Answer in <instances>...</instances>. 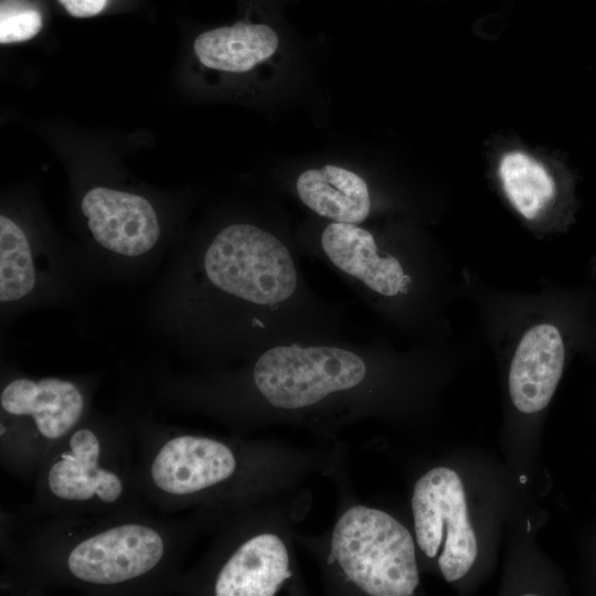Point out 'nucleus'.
<instances>
[{
	"mask_svg": "<svg viewBox=\"0 0 596 596\" xmlns=\"http://www.w3.org/2000/svg\"><path fill=\"white\" fill-rule=\"evenodd\" d=\"M371 596H409L419 583L411 533L390 514L356 505L337 522L328 564Z\"/></svg>",
	"mask_w": 596,
	"mask_h": 596,
	"instance_id": "f257e3e1",
	"label": "nucleus"
},
{
	"mask_svg": "<svg viewBox=\"0 0 596 596\" xmlns=\"http://www.w3.org/2000/svg\"><path fill=\"white\" fill-rule=\"evenodd\" d=\"M204 269L213 285L257 305L284 301L297 285L285 245L248 224L230 225L215 236L204 255Z\"/></svg>",
	"mask_w": 596,
	"mask_h": 596,
	"instance_id": "f03ea898",
	"label": "nucleus"
},
{
	"mask_svg": "<svg viewBox=\"0 0 596 596\" xmlns=\"http://www.w3.org/2000/svg\"><path fill=\"white\" fill-rule=\"evenodd\" d=\"M365 372L364 362L353 352L292 344L266 351L255 364L254 381L272 405L292 409L358 385Z\"/></svg>",
	"mask_w": 596,
	"mask_h": 596,
	"instance_id": "7ed1b4c3",
	"label": "nucleus"
},
{
	"mask_svg": "<svg viewBox=\"0 0 596 596\" xmlns=\"http://www.w3.org/2000/svg\"><path fill=\"white\" fill-rule=\"evenodd\" d=\"M412 509L419 549L435 557L443 545L441 574L447 582L461 578L473 565L478 545L458 473L447 467L426 472L414 487Z\"/></svg>",
	"mask_w": 596,
	"mask_h": 596,
	"instance_id": "20e7f679",
	"label": "nucleus"
},
{
	"mask_svg": "<svg viewBox=\"0 0 596 596\" xmlns=\"http://www.w3.org/2000/svg\"><path fill=\"white\" fill-rule=\"evenodd\" d=\"M163 554L160 535L152 529L125 524L96 534L73 549L71 573L85 582L115 584L152 570Z\"/></svg>",
	"mask_w": 596,
	"mask_h": 596,
	"instance_id": "39448f33",
	"label": "nucleus"
},
{
	"mask_svg": "<svg viewBox=\"0 0 596 596\" xmlns=\"http://www.w3.org/2000/svg\"><path fill=\"white\" fill-rule=\"evenodd\" d=\"M82 211L95 241L116 254H146L160 236L153 206L137 194L94 188L84 195Z\"/></svg>",
	"mask_w": 596,
	"mask_h": 596,
	"instance_id": "423d86ee",
	"label": "nucleus"
},
{
	"mask_svg": "<svg viewBox=\"0 0 596 596\" xmlns=\"http://www.w3.org/2000/svg\"><path fill=\"white\" fill-rule=\"evenodd\" d=\"M565 350L558 329L549 323L532 327L520 340L509 371V393L522 413L545 408L557 387Z\"/></svg>",
	"mask_w": 596,
	"mask_h": 596,
	"instance_id": "0eeeda50",
	"label": "nucleus"
},
{
	"mask_svg": "<svg viewBox=\"0 0 596 596\" xmlns=\"http://www.w3.org/2000/svg\"><path fill=\"white\" fill-rule=\"evenodd\" d=\"M235 466L234 455L224 444L180 436L160 449L152 462L151 476L166 492L187 494L227 479Z\"/></svg>",
	"mask_w": 596,
	"mask_h": 596,
	"instance_id": "6e6552de",
	"label": "nucleus"
},
{
	"mask_svg": "<svg viewBox=\"0 0 596 596\" xmlns=\"http://www.w3.org/2000/svg\"><path fill=\"white\" fill-rule=\"evenodd\" d=\"M329 259L342 272L387 297L405 292L411 277L393 256L379 255L372 234L352 223L329 224L321 236Z\"/></svg>",
	"mask_w": 596,
	"mask_h": 596,
	"instance_id": "1a4fd4ad",
	"label": "nucleus"
},
{
	"mask_svg": "<svg viewBox=\"0 0 596 596\" xmlns=\"http://www.w3.org/2000/svg\"><path fill=\"white\" fill-rule=\"evenodd\" d=\"M1 406L13 415H31L39 432L55 439L66 434L82 415L84 401L71 382L46 377L18 379L1 393Z\"/></svg>",
	"mask_w": 596,
	"mask_h": 596,
	"instance_id": "9d476101",
	"label": "nucleus"
},
{
	"mask_svg": "<svg viewBox=\"0 0 596 596\" xmlns=\"http://www.w3.org/2000/svg\"><path fill=\"white\" fill-rule=\"evenodd\" d=\"M285 544L274 534L245 542L225 563L216 583L217 596H273L291 576Z\"/></svg>",
	"mask_w": 596,
	"mask_h": 596,
	"instance_id": "9b49d317",
	"label": "nucleus"
},
{
	"mask_svg": "<svg viewBox=\"0 0 596 596\" xmlns=\"http://www.w3.org/2000/svg\"><path fill=\"white\" fill-rule=\"evenodd\" d=\"M70 453H63L49 472V487L58 498L87 500L96 494L104 502H114L121 493L119 478L98 468L99 443L88 429H79L70 439Z\"/></svg>",
	"mask_w": 596,
	"mask_h": 596,
	"instance_id": "f8f14e48",
	"label": "nucleus"
},
{
	"mask_svg": "<svg viewBox=\"0 0 596 596\" xmlns=\"http://www.w3.org/2000/svg\"><path fill=\"white\" fill-rule=\"evenodd\" d=\"M301 201L317 214L341 223H360L370 212L363 179L352 171L324 166L304 171L297 179Z\"/></svg>",
	"mask_w": 596,
	"mask_h": 596,
	"instance_id": "ddd939ff",
	"label": "nucleus"
},
{
	"mask_svg": "<svg viewBox=\"0 0 596 596\" xmlns=\"http://www.w3.org/2000/svg\"><path fill=\"white\" fill-rule=\"evenodd\" d=\"M278 46L276 32L265 24L237 22L200 34L195 55L206 67L243 73L270 57Z\"/></svg>",
	"mask_w": 596,
	"mask_h": 596,
	"instance_id": "4468645a",
	"label": "nucleus"
},
{
	"mask_svg": "<svg viewBox=\"0 0 596 596\" xmlns=\"http://www.w3.org/2000/svg\"><path fill=\"white\" fill-rule=\"evenodd\" d=\"M503 190L513 207L525 219H536L555 195L547 170L521 151L505 153L499 164Z\"/></svg>",
	"mask_w": 596,
	"mask_h": 596,
	"instance_id": "2eb2a0df",
	"label": "nucleus"
},
{
	"mask_svg": "<svg viewBox=\"0 0 596 596\" xmlns=\"http://www.w3.org/2000/svg\"><path fill=\"white\" fill-rule=\"evenodd\" d=\"M35 270L26 235L9 217L0 216V300L9 302L31 292Z\"/></svg>",
	"mask_w": 596,
	"mask_h": 596,
	"instance_id": "dca6fc26",
	"label": "nucleus"
},
{
	"mask_svg": "<svg viewBox=\"0 0 596 596\" xmlns=\"http://www.w3.org/2000/svg\"><path fill=\"white\" fill-rule=\"evenodd\" d=\"M42 29V15L32 7L1 0L0 42H22L35 36Z\"/></svg>",
	"mask_w": 596,
	"mask_h": 596,
	"instance_id": "f3484780",
	"label": "nucleus"
},
{
	"mask_svg": "<svg viewBox=\"0 0 596 596\" xmlns=\"http://www.w3.org/2000/svg\"><path fill=\"white\" fill-rule=\"evenodd\" d=\"M108 0H58L65 10L73 17L87 18L98 14L106 7Z\"/></svg>",
	"mask_w": 596,
	"mask_h": 596,
	"instance_id": "a211bd4d",
	"label": "nucleus"
},
{
	"mask_svg": "<svg viewBox=\"0 0 596 596\" xmlns=\"http://www.w3.org/2000/svg\"><path fill=\"white\" fill-rule=\"evenodd\" d=\"M3 434V426H1V435Z\"/></svg>",
	"mask_w": 596,
	"mask_h": 596,
	"instance_id": "6ab92c4d",
	"label": "nucleus"
}]
</instances>
